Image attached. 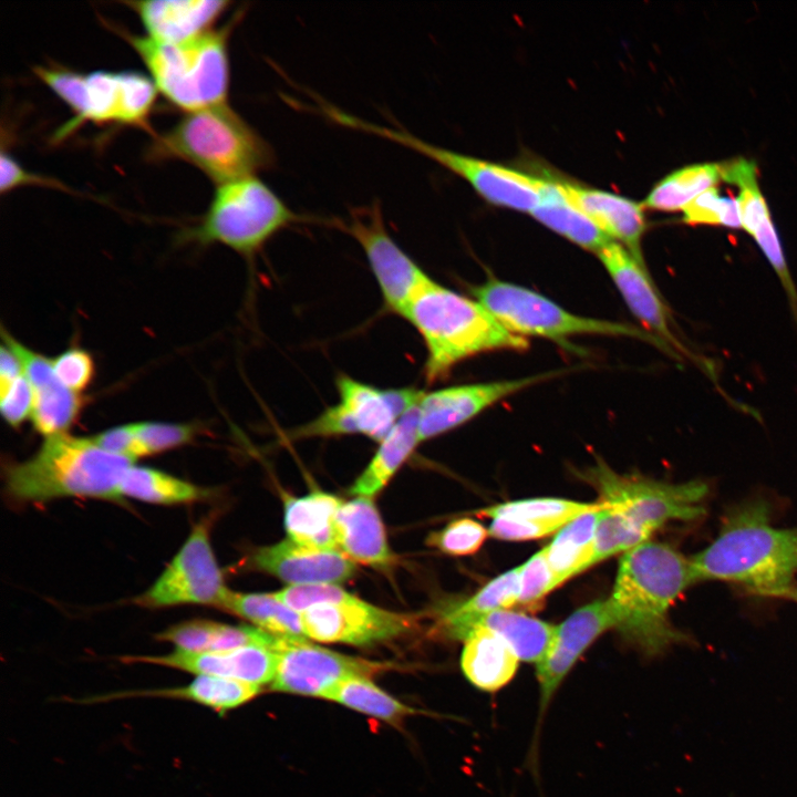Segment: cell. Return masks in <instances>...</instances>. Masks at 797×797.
Returning <instances> with one entry per match:
<instances>
[{"mask_svg":"<svg viewBox=\"0 0 797 797\" xmlns=\"http://www.w3.org/2000/svg\"><path fill=\"white\" fill-rule=\"evenodd\" d=\"M787 293L790 308L797 318V289L786 263L783 247L772 221L760 227L753 236Z\"/></svg>","mask_w":797,"mask_h":797,"instance_id":"45","label":"cell"},{"mask_svg":"<svg viewBox=\"0 0 797 797\" xmlns=\"http://www.w3.org/2000/svg\"><path fill=\"white\" fill-rule=\"evenodd\" d=\"M338 550L350 560L389 570L394 562L384 525L372 497L342 503L335 518Z\"/></svg>","mask_w":797,"mask_h":797,"instance_id":"25","label":"cell"},{"mask_svg":"<svg viewBox=\"0 0 797 797\" xmlns=\"http://www.w3.org/2000/svg\"><path fill=\"white\" fill-rule=\"evenodd\" d=\"M229 590L210 545L209 521L194 525L186 541L157 580L135 599L144 608L182 604L222 609Z\"/></svg>","mask_w":797,"mask_h":797,"instance_id":"14","label":"cell"},{"mask_svg":"<svg viewBox=\"0 0 797 797\" xmlns=\"http://www.w3.org/2000/svg\"><path fill=\"white\" fill-rule=\"evenodd\" d=\"M535 219L577 246L596 255L611 240L566 196L556 179L544 178Z\"/></svg>","mask_w":797,"mask_h":797,"instance_id":"28","label":"cell"},{"mask_svg":"<svg viewBox=\"0 0 797 797\" xmlns=\"http://www.w3.org/2000/svg\"><path fill=\"white\" fill-rule=\"evenodd\" d=\"M278 661L271 687L276 691L325 698L341 681L355 676H371L385 664L308 643L307 640H286L278 649Z\"/></svg>","mask_w":797,"mask_h":797,"instance_id":"15","label":"cell"},{"mask_svg":"<svg viewBox=\"0 0 797 797\" xmlns=\"http://www.w3.org/2000/svg\"><path fill=\"white\" fill-rule=\"evenodd\" d=\"M558 530V527L548 524L508 518H494L488 528L491 537L508 541L535 540Z\"/></svg>","mask_w":797,"mask_h":797,"instance_id":"47","label":"cell"},{"mask_svg":"<svg viewBox=\"0 0 797 797\" xmlns=\"http://www.w3.org/2000/svg\"><path fill=\"white\" fill-rule=\"evenodd\" d=\"M332 222L361 246L385 309L404 318L410 303L431 277L391 237L381 205L355 207L345 222Z\"/></svg>","mask_w":797,"mask_h":797,"instance_id":"13","label":"cell"},{"mask_svg":"<svg viewBox=\"0 0 797 797\" xmlns=\"http://www.w3.org/2000/svg\"><path fill=\"white\" fill-rule=\"evenodd\" d=\"M244 11L222 28L192 41L165 44L121 32L139 55L157 91L186 113L228 103L230 82L228 43Z\"/></svg>","mask_w":797,"mask_h":797,"instance_id":"6","label":"cell"},{"mask_svg":"<svg viewBox=\"0 0 797 797\" xmlns=\"http://www.w3.org/2000/svg\"><path fill=\"white\" fill-rule=\"evenodd\" d=\"M423 340L428 384L446 379L460 362L480 353L529 348L526 338L506 329L479 301L429 278L404 317Z\"/></svg>","mask_w":797,"mask_h":797,"instance_id":"3","label":"cell"},{"mask_svg":"<svg viewBox=\"0 0 797 797\" xmlns=\"http://www.w3.org/2000/svg\"><path fill=\"white\" fill-rule=\"evenodd\" d=\"M690 559L667 544L646 541L622 556L608 599L614 629L646 655H659L685 635L673 627L669 610L694 583Z\"/></svg>","mask_w":797,"mask_h":797,"instance_id":"1","label":"cell"},{"mask_svg":"<svg viewBox=\"0 0 797 797\" xmlns=\"http://www.w3.org/2000/svg\"><path fill=\"white\" fill-rule=\"evenodd\" d=\"M597 257L643 328L667 344L677 355L690 358L713 376L711 364L690 351L673 331L671 313L648 273L646 266L615 241L605 245Z\"/></svg>","mask_w":797,"mask_h":797,"instance_id":"16","label":"cell"},{"mask_svg":"<svg viewBox=\"0 0 797 797\" xmlns=\"http://www.w3.org/2000/svg\"><path fill=\"white\" fill-rule=\"evenodd\" d=\"M33 72L74 114L60 136L84 122L148 126L158 91L153 80L141 72L81 73L53 65L35 66Z\"/></svg>","mask_w":797,"mask_h":797,"instance_id":"9","label":"cell"},{"mask_svg":"<svg viewBox=\"0 0 797 797\" xmlns=\"http://www.w3.org/2000/svg\"><path fill=\"white\" fill-rule=\"evenodd\" d=\"M251 565L291 586L341 583L353 577L355 565L339 550L300 546L290 539L257 549Z\"/></svg>","mask_w":797,"mask_h":797,"instance_id":"22","label":"cell"},{"mask_svg":"<svg viewBox=\"0 0 797 797\" xmlns=\"http://www.w3.org/2000/svg\"><path fill=\"white\" fill-rule=\"evenodd\" d=\"M261 686L237 680L200 674L187 685L149 690L131 695L184 700L208 707L219 714L234 710L252 700Z\"/></svg>","mask_w":797,"mask_h":797,"instance_id":"33","label":"cell"},{"mask_svg":"<svg viewBox=\"0 0 797 797\" xmlns=\"http://www.w3.org/2000/svg\"><path fill=\"white\" fill-rule=\"evenodd\" d=\"M581 477L600 494V503L623 516L646 540L671 520L692 521L704 515L706 483L669 484L618 474L599 460Z\"/></svg>","mask_w":797,"mask_h":797,"instance_id":"10","label":"cell"},{"mask_svg":"<svg viewBox=\"0 0 797 797\" xmlns=\"http://www.w3.org/2000/svg\"><path fill=\"white\" fill-rule=\"evenodd\" d=\"M222 609L275 635L297 641L307 640L301 613L284 604L275 593L231 591Z\"/></svg>","mask_w":797,"mask_h":797,"instance_id":"35","label":"cell"},{"mask_svg":"<svg viewBox=\"0 0 797 797\" xmlns=\"http://www.w3.org/2000/svg\"><path fill=\"white\" fill-rule=\"evenodd\" d=\"M682 211L683 221L690 225L742 228L736 198L722 196L716 187L697 196Z\"/></svg>","mask_w":797,"mask_h":797,"instance_id":"40","label":"cell"},{"mask_svg":"<svg viewBox=\"0 0 797 797\" xmlns=\"http://www.w3.org/2000/svg\"><path fill=\"white\" fill-rule=\"evenodd\" d=\"M58 379L71 391L81 394L92 383L95 363L84 349L72 346L51 359Z\"/></svg>","mask_w":797,"mask_h":797,"instance_id":"43","label":"cell"},{"mask_svg":"<svg viewBox=\"0 0 797 797\" xmlns=\"http://www.w3.org/2000/svg\"><path fill=\"white\" fill-rule=\"evenodd\" d=\"M0 411L6 423L14 428L31 418L32 392L24 372L0 382Z\"/></svg>","mask_w":797,"mask_h":797,"instance_id":"46","label":"cell"},{"mask_svg":"<svg viewBox=\"0 0 797 797\" xmlns=\"http://www.w3.org/2000/svg\"><path fill=\"white\" fill-rule=\"evenodd\" d=\"M149 154L189 163L216 185L256 176L275 163L271 146L228 103L186 113Z\"/></svg>","mask_w":797,"mask_h":797,"instance_id":"5","label":"cell"},{"mask_svg":"<svg viewBox=\"0 0 797 797\" xmlns=\"http://www.w3.org/2000/svg\"><path fill=\"white\" fill-rule=\"evenodd\" d=\"M134 463L102 449L91 437L58 434L44 437L30 458L7 468L6 487L17 501L118 500L120 479Z\"/></svg>","mask_w":797,"mask_h":797,"instance_id":"4","label":"cell"},{"mask_svg":"<svg viewBox=\"0 0 797 797\" xmlns=\"http://www.w3.org/2000/svg\"><path fill=\"white\" fill-rule=\"evenodd\" d=\"M123 661L162 665L196 675H215L261 686L273 681L278 652L266 645H247L218 652L175 649L168 654L126 656Z\"/></svg>","mask_w":797,"mask_h":797,"instance_id":"21","label":"cell"},{"mask_svg":"<svg viewBox=\"0 0 797 797\" xmlns=\"http://www.w3.org/2000/svg\"><path fill=\"white\" fill-rule=\"evenodd\" d=\"M133 428L143 457L184 446L200 433L195 423L145 421L133 423Z\"/></svg>","mask_w":797,"mask_h":797,"instance_id":"39","label":"cell"},{"mask_svg":"<svg viewBox=\"0 0 797 797\" xmlns=\"http://www.w3.org/2000/svg\"><path fill=\"white\" fill-rule=\"evenodd\" d=\"M325 700L379 718L392 725H400L416 711L379 687L369 676L355 675L341 681Z\"/></svg>","mask_w":797,"mask_h":797,"instance_id":"37","label":"cell"},{"mask_svg":"<svg viewBox=\"0 0 797 797\" xmlns=\"http://www.w3.org/2000/svg\"><path fill=\"white\" fill-rule=\"evenodd\" d=\"M608 629H614L609 600L590 602L557 627L553 644L536 665L539 684V720L555 693L582 653Z\"/></svg>","mask_w":797,"mask_h":797,"instance_id":"20","label":"cell"},{"mask_svg":"<svg viewBox=\"0 0 797 797\" xmlns=\"http://www.w3.org/2000/svg\"><path fill=\"white\" fill-rule=\"evenodd\" d=\"M483 625L501 636L520 661L540 663L549 653L557 627L521 612L498 610L476 618L470 631Z\"/></svg>","mask_w":797,"mask_h":797,"instance_id":"31","label":"cell"},{"mask_svg":"<svg viewBox=\"0 0 797 797\" xmlns=\"http://www.w3.org/2000/svg\"><path fill=\"white\" fill-rule=\"evenodd\" d=\"M599 503V501H598ZM602 504L560 528L545 547L548 562L560 586L594 565V540Z\"/></svg>","mask_w":797,"mask_h":797,"instance_id":"30","label":"cell"},{"mask_svg":"<svg viewBox=\"0 0 797 797\" xmlns=\"http://www.w3.org/2000/svg\"><path fill=\"white\" fill-rule=\"evenodd\" d=\"M786 598L797 601V587H794Z\"/></svg>","mask_w":797,"mask_h":797,"instance_id":"50","label":"cell"},{"mask_svg":"<svg viewBox=\"0 0 797 797\" xmlns=\"http://www.w3.org/2000/svg\"><path fill=\"white\" fill-rule=\"evenodd\" d=\"M562 192L611 240L644 263L641 240L646 221L644 206L624 196L556 179Z\"/></svg>","mask_w":797,"mask_h":797,"instance_id":"24","label":"cell"},{"mask_svg":"<svg viewBox=\"0 0 797 797\" xmlns=\"http://www.w3.org/2000/svg\"><path fill=\"white\" fill-rule=\"evenodd\" d=\"M421 443L417 429L416 406L406 413L380 446L369 465L350 488L358 497H372L379 493Z\"/></svg>","mask_w":797,"mask_h":797,"instance_id":"29","label":"cell"},{"mask_svg":"<svg viewBox=\"0 0 797 797\" xmlns=\"http://www.w3.org/2000/svg\"><path fill=\"white\" fill-rule=\"evenodd\" d=\"M275 596L300 613L315 605L339 603L354 597L332 583L289 586L276 592Z\"/></svg>","mask_w":797,"mask_h":797,"instance_id":"44","label":"cell"},{"mask_svg":"<svg viewBox=\"0 0 797 797\" xmlns=\"http://www.w3.org/2000/svg\"><path fill=\"white\" fill-rule=\"evenodd\" d=\"M518 604L532 608L559 584L542 548L520 566Z\"/></svg>","mask_w":797,"mask_h":797,"instance_id":"42","label":"cell"},{"mask_svg":"<svg viewBox=\"0 0 797 797\" xmlns=\"http://www.w3.org/2000/svg\"><path fill=\"white\" fill-rule=\"evenodd\" d=\"M3 343L19 358L32 392L31 423L44 437L69 433L79 420L84 400L55 375L50 358L25 346L1 329Z\"/></svg>","mask_w":797,"mask_h":797,"instance_id":"19","label":"cell"},{"mask_svg":"<svg viewBox=\"0 0 797 797\" xmlns=\"http://www.w3.org/2000/svg\"><path fill=\"white\" fill-rule=\"evenodd\" d=\"M519 572L520 566L499 575L470 598L448 609L442 619L448 635L464 640L476 618L517 604L520 592Z\"/></svg>","mask_w":797,"mask_h":797,"instance_id":"32","label":"cell"},{"mask_svg":"<svg viewBox=\"0 0 797 797\" xmlns=\"http://www.w3.org/2000/svg\"><path fill=\"white\" fill-rule=\"evenodd\" d=\"M489 531L472 518H459L443 529L432 532L426 544L451 556H467L477 552Z\"/></svg>","mask_w":797,"mask_h":797,"instance_id":"41","label":"cell"},{"mask_svg":"<svg viewBox=\"0 0 797 797\" xmlns=\"http://www.w3.org/2000/svg\"><path fill=\"white\" fill-rule=\"evenodd\" d=\"M599 503L588 504L565 498L539 497L513 500L480 509L478 515L489 518L519 519L548 524L562 528L576 517L597 508Z\"/></svg>","mask_w":797,"mask_h":797,"instance_id":"38","label":"cell"},{"mask_svg":"<svg viewBox=\"0 0 797 797\" xmlns=\"http://www.w3.org/2000/svg\"><path fill=\"white\" fill-rule=\"evenodd\" d=\"M118 495L149 504L178 505L203 500L208 491L165 472L133 464L120 479Z\"/></svg>","mask_w":797,"mask_h":797,"instance_id":"34","label":"cell"},{"mask_svg":"<svg viewBox=\"0 0 797 797\" xmlns=\"http://www.w3.org/2000/svg\"><path fill=\"white\" fill-rule=\"evenodd\" d=\"M307 638L320 642L369 645L408 632L415 617L387 611L358 597L339 603L321 604L301 612Z\"/></svg>","mask_w":797,"mask_h":797,"instance_id":"18","label":"cell"},{"mask_svg":"<svg viewBox=\"0 0 797 797\" xmlns=\"http://www.w3.org/2000/svg\"><path fill=\"white\" fill-rule=\"evenodd\" d=\"M472 293L506 329L526 339L538 337L565 343L576 335L632 338L679 359L667 344L645 329L572 313L549 298L516 283L491 278L473 287Z\"/></svg>","mask_w":797,"mask_h":797,"instance_id":"8","label":"cell"},{"mask_svg":"<svg viewBox=\"0 0 797 797\" xmlns=\"http://www.w3.org/2000/svg\"><path fill=\"white\" fill-rule=\"evenodd\" d=\"M335 384L338 402L291 431L290 438L363 435L381 443L423 393L413 387H377L345 374Z\"/></svg>","mask_w":797,"mask_h":797,"instance_id":"12","label":"cell"},{"mask_svg":"<svg viewBox=\"0 0 797 797\" xmlns=\"http://www.w3.org/2000/svg\"><path fill=\"white\" fill-rule=\"evenodd\" d=\"M342 500L313 491L284 499V528L288 539L308 548L338 550L335 518Z\"/></svg>","mask_w":797,"mask_h":797,"instance_id":"27","label":"cell"},{"mask_svg":"<svg viewBox=\"0 0 797 797\" xmlns=\"http://www.w3.org/2000/svg\"><path fill=\"white\" fill-rule=\"evenodd\" d=\"M147 38L165 44L192 41L209 32L230 6L226 0H147L125 2Z\"/></svg>","mask_w":797,"mask_h":797,"instance_id":"23","label":"cell"},{"mask_svg":"<svg viewBox=\"0 0 797 797\" xmlns=\"http://www.w3.org/2000/svg\"><path fill=\"white\" fill-rule=\"evenodd\" d=\"M0 172L1 194H6L7 192H10L14 188L27 185H42L63 189V186L60 183L51 178H44L42 176H38L28 172L10 154H7L4 151L1 152Z\"/></svg>","mask_w":797,"mask_h":797,"instance_id":"49","label":"cell"},{"mask_svg":"<svg viewBox=\"0 0 797 797\" xmlns=\"http://www.w3.org/2000/svg\"><path fill=\"white\" fill-rule=\"evenodd\" d=\"M519 658L509 644L490 629L478 625L464 639L460 667L476 689L493 693L515 676Z\"/></svg>","mask_w":797,"mask_h":797,"instance_id":"26","label":"cell"},{"mask_svg":"<svg viewBox=\"0 0 797 797\" xmlns=\"http://www.w3.org/2000/svg\"><path fill=\"white\" fill-rule=\"evenodd\" d=\"M690 562L695 582L731 581L753 593L787 597L797 571V530L773 527L768 505L753 501L729 513Z\"/></svg>","mask_w":797,"mask_h":797,"instance_id":"2","label":"cell"},{"mask_svg":"<svg viewBox=\"0 0 797 797\" xmlns=\"http://www.w3.org/2000/svg\"><path fill=\"white\" fill-rule=\"evenodd\" d=\"M722 179L721 163H701L679 168L662 178L649 193L643 206L660 211L683 210Z\"/></svg>","mask_w":797,"mask_h":797,"instance_id":"36","label":"cell"},{"mask_svg":"<svg viewBox=\"0 0 797 797\" xmlns=\"http://www.w3.org/2000/svg\"><path fill=\"white\" fill-rule=\"evenodd\" d=\"M331 121L345 127L386 138L431 158L464 178L484 199L493 205L530 214L540 201L544 178L433 145L407 131L380 126L339 108L332 111Z\"/></svg>","mask_w":797,"mask_h":797,"instance_id":"11","label":"cell"},{"mask_svg":"<svg viewBox=\"0 0 797 797\" xmlns=\"http://www.w3.org/2000/svg\"><path fill=\"white\" fill-rule=\"evenodd\" d=\"M90 437L99 447L111 454L133 462L143 457L133 423L114 426Z\"/></svg>","mask_w":797,"mask_h":797,"instance_id":"48","label":"cell"},{"mask_svg":"<svg viewBox=\"0 0 797 797\" xmlns=\"http://www.w3.org/2000/svg\"><path fill=\"white\" fill-rule=\"evenodd\" d=\"M309 219L250 176L217 185L204 216L185 238L201 245L219 244L252 258L278 232Z\"/></svg>","mask_w":797,"mask_h":797,"instance_id":"7","label":"cell"},{"mask_svg":"<svg viewBox=\"0 0 797 797\" xmlns=\"http://www.w3.org/2000/svg\"><path fill=\"white\" fill-rule=\"evenodd\" d=\"M542 373L515 380L454 385L424 392L416 405L420 442L464 425L504 398L558 375Z\"/></svg>","mask_w":797,"mask_h":797,"instance_id":"17","label":"cell"}]
</instances>
